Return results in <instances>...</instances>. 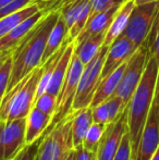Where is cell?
Wrapping results in <instances>:
<instances>
[{
    "label": "cell",
    "instance_id": "cell-11",
    "mask_svg": "<svg viewBox=\"0 0 159 160\" xmlns=\"http://www.w3.org/2000/svg\"><path fill=\"white\" fill-rule=\"evenodd\" d=\"M159 146V108L152 103L134 160H151Z\"/></svg>",
    "mask_w": 159,
    "mask_h": 160
},
{
    "label": "cell",
    "instance_id": "cell-13",
    "mask_svg": "<svg viewBox=\"0 0 159 160\" xmlns=\"http://www.w3.org/2000/svg\"><path fill=\"white\" fill-rule=\"evenodd\" d=\"M44 15V12L39 10L38 12L23 20L17 25H15L12 30L9 31L8 34L0 39V51H12L21 42V40L27 35V33L38 23Z\"/></svg>",
    "mask_w": 159,
    "mask_h": 160
},
{
    "label": "cell",
    "instance_id": "cell-40",
    "mask_svg": "<svg viewBox=\"0 0 159 160\" xmlns=\"http://www.w3.org/2000/svg\"><path fill=\"white\" fill-rule=\"evenodd\" d=\"M12 1H14V0H0V8L6 6V4L10 3V2H12Z\"/></svg>",
    "mask_w": 159,
    "mask_h": 160
},
{
    "label": "cell",
    "instance_id": "cell-29",
    "mask_svg": "<svg viewBox=\"0 0 159 160\" xmlns=\"http://www.w3.org/2000/svg\"><path fill=\"white\" fill-rule=\"evenodd\" d=\"M127 1V0H89L92 8L91 14L106 11L110 8H113V7H120Z\"/></svg>",
    "mask_w": 159,
    "mask_h": 160
},
{
    "label": "cell",
    "instance_id": "cell-18",
    "mask_svg": "<svg viewBox=\"0 0 159 160\" xmlns=\"http://www.w3.org/2000/svg\"><path fill=\"white\" fill-rule=\"evenodd\" d=\"M127 62L123 63L122 65H120L112 73H110L109 75H107L106 78H104L100 81L99 85L97 86V89L95 92V95L93 97L91 107H95V106L107 100L109 97L115 95L116 91L118 88V85H119L121 81V78H122V74L124 72Z\"/></svg>",
    "mask_w": 159,
    "mask_h": 160
},
{
    "label": "cell",
    "instance_id": "cell-32",
    "mask_svg": "<svg viewBox=\"0 0 159 160\" xmlns=\"http://www.w3.org/2000/svg\"><path fill=\"white\" fill-rule=\"evenodd\" d=\"M39 139L37 142H35V143L26 146L13 160H35L37 155V148H38Z\"/></svg>",
    "mask_w": 159,
    "mask_h": 160
},
{
    "label": "cell",
    "instance_id": "cell-4",
    "mask_svg": "<svg viewBox=\"0 0 159 160\" xmlns=\"http://www.w3.org/2000/svg\"><path fill=\"white\" fill-rule=\"evenodd\" d=\"M73 112L58 122L39 139L38 160H64L74 149L72 136Z\"/></svg>",
    "mask_w": 159,
    "mask_h": 160
},
{
    "label": "cell",
    "instance_id": "cell-2",
    "mask_svg": "<svg viewBox=\"0 0 159 160\" xmlns=\"http://www.w3.org/2000/svg\"><path fill=\"white\" fill-rule=\"evenodd\" d=\"M159 70V59L149 55L138 86L127 106V132L132 148V158H135L147 117L155 95V86Z\"/></svg>",
    "mask_w": 159,
    "mask_h": 160
},
{
    "label": "cell",
    "instance_id": "cell-35",
    "mask_svg": "<svg viewBox=\"0 0 159 160\" xmlns=\"http://www.w3.org/2000/svg\"><path fill=\"white\" fill-rule=\"evenodd\" d=\"M11 51H0V64L3 62V60L7 58V56L10 53Z\"/></svg>",
    "mask_w": 159,
    "mask_h": 160
},
{
    "label": "cell",
    "instance_id": "cell-6",
    "mask_svg": "<svg viewBox=\"0 0 159 160\" xmlns=\"http://www.w3.org/2000/svg\"><path fill=\"white\" fill-rule=\"evenodd\" d=\"M107 51H108V47L102 46L97 55L88 63L84 65L74 102H73V111L91 106L97 86L100 83L102 70Z\"/></svg>",
    "mask_w": 159,
    "mask_h": 160
},
{
    "label": "cell",
    "instance_id": "cell-24",
    "mask_svg": "<svg viewBox=\"0 0 159 160\" xmlns=\"http://www.w3.org/2000/svg\"><path fill=\"white\" fill-rule=\"evenodd\" d=\"M12 52H10L3 60V62L0 64V102L8 92V86L12 73Z\"/></svg>",
    "mask_w": 159,
    "mask_h": 160
},
{
    "label": "cell",
    "instance_id": "cell-8",
    "mask_svg": "<svg viewBox=\"0 0 159 160\" xmlns=\"http://www.w3.org/2000/svg\"><path fill=\"white\" fill-rule=\"evenodd\" d=\"M159 10V1L135 4L123 35L140 47L146 40Z\"/></svg>",
    "mask_w": 159,
    "mask_h": 160
},
{
    "label": "cell",
    "instance_id": "cell-34",
    "mask_svg": "<svg viewBox=\"0 0 159 160\" xmlns=\"http://www.w3.org/2000/svg\"><path fill=\"white\" fill-rule=\"evenodd\" d=\"M153 105L159 108V70L157 74V80H156V86H155V95H154Z\"/></svg>",
    "mask_w": 159,
    "mask_h": 160
},
{
    "label": "cell",
    "instance_id": "cell-17",
    "mask_svg": "<svg viewBox=\"0 0 159 160\" xmlns=\"http://www.w3.org/2000/svg\"><path fill=\"white\" fill-rule=\"evenodd\" d=\"M134 6H135L134 0H127L125 3H123L120 7V9L116 13L115 18H113L112 22H111L110 26H109V28L106 32L104 46L109 47L120 35H122L127 25L130 15H131Z\"/></svg>",
    "mask_w": 159,
    "mask_h": 160
},
{
    "label": "cell",
    "instance_id": "cell-16",
    "mask_svg": "<svg viewBox=\"0 0 159 160\" xmlns=\"http://www.w3.org/2000/svg\"><path fill=\"white\" fill-rule=\"evenodd\" d=\"M74 42H70L66 48V50L63 51L57 65H56L55 70H53L52 76H51L50 82H49L48 87H47V93L51 94V95L56 97H58L60 91H61L62 84L64 82L69 65H70L71 59H72L73 51H74Z\"/></svg>",
    "mask_w": 159,
    "mask_h": 160
},
{
    "label": "cell",
    "instance_id": "cell-5",
    "mask_svg": "<svg viewBox=\"0 0 159 160\" xmlns=\"http://www.w3.org/2000/svg\"><path fill=\"white\" fill-rule=\"evenodd\" d=\"M83 69H84V64L73 51L72 59H71L70 65H69L66 78L62 84L61 91L57 97V110H56V113L53 116L50 125L45 131L44 134L50 131L58 122L68 117L71 112H73V102H74V98L77 95Z\"/></svg>",
    "mask_w": 159,
    "mask_h": 160
},
{
    "label": "cell",
    "instance_id": "cell-39",
    "mask_svg": "<svg viewBox=\"0 0 159 160\" xmlns=\"http://www.w3.org/2000/svg\"><path fill=\"white\" fill-rule=\"evenodd\" d=\"M50 1H56V0H33V2L36 4L45 3V2H50Z\"/></svg>",
    "mask_w": 159,
    "mask_h": 160
},
{
    "label": "cell",
    "instance_id": "cell-26",
    "mask_svg": "<svg viewBox=\"0 0 159 160\" xmlns=\"http://www.w3.org/2000/svg\"><path fill=\"white\" fill-rule=\"evenodd\" d=\"M145 42L148 46L149 55L159 59V10Z\"/></svg>",
    "mask_w": 159,
    "mask_h": 160
},
{
    "label": "cell",
    "instance_id": "cell-3",
    "mask_svg": "<svg viewBox=\"0 0 159 160\" xmlns=\"http://www.w3.org/2000/svg\"><path fill=\"white\" fill-rule=\"evenodd\" d=\"M42 64L7 92L0 102V120L26 118L36 100Z\"/></svg>",
    "mask_w": 159,
    "mask_h": 160
},
{
    "label": "cell",
    "instance_id": "cell-19",
    "mask_svg": "<svg viewBox=\"0 0 159 160\" xmlns=\"http://www.w3.org/2000/svg\"><path fill=\"white\" fill-rule=\"evenodd\" d=\"M93 110L92 107H86L83 109L73 111L72 121V136L74 148L79 147L83 144L84 137L88 128L93 124Z\"/></svg>",
    "mask_w": 159,
    "mask_h": 160
},
{
    "label": "cell",
    "instance_id": "cell-12",
    "mask_svg": "<svg viewBox=\"0 0 159 160\" xmlns=\"http://www.w3.org/2000/svg\"><path fill=\"white\" fill-rule=\"evenodd\" d=\"M137 48L138 46H136L127 36H124L123 34L120 35L108 47V51L106 53V58H105L104 65H102L100 81L110 73H112L120 65L125 63L137 50Z\"/></svg>",
    "mask_w": 159,
    "mask_h": 160
},
{
    "label": "cell",
    "instance_id": "cell-25",
    "mask_svg": "<svg viewBox=\"0 0 159 160\" xmlns=\"http://www.w3.org/2000/svg\"><path fill=\"white\" fill-rule=\"evenodd\" d=\"M34 107L53 118L56 110H57V97L45 92L44 94H42L36 98L34 102Z\"/></svg>",
    "mask_w": 159,
    "mask_h": 160
},
{
    "label": "cell",
    "instance_id": "cell-7",
    "mask_svg": "<svg viewBox=\"0 0 159 160\" xmlns=\"http://www.w3.org/2000/svg\"><path fill=\"white\" fill-rule=\"evenodd\" d=\"M148 46L144 42L133 53V56L127 60L122 78L115 93V95L119 96L122 99L125 106H127L132 95L142 80L143 73H144L145 67L148 60Z\"/></svg>",
    "mask_w": 159,
    "mask_h": 160
},
{
    "label": "cell",
    "instance_id": "cell-15",
    "mask_svg": "<svg viewBox=\"0 0 159 160\" xmlns=\"http://www.w3.org/2000/svg\"><path fill=\"white\" fill-rule=\"evenodd\" d=\"M51 121H52V117L44 113L37 108L33 107L30 113L26 117V145H31V144L37 142L39 138H42V134L50 125Z\"/></svg>",
    "mask_w": 159,
    "mask_h": 160
},
{
    "label": "cell",
    "instance_id": "cell-27",
    "mask_svg": "<svg viewBox=\"0 0 159 160\" xmlns=\"http://www.w3.org/2000/svg\"><path fill=\"white\" fill-rule=\"evenodd\" d=\"M105 102H106L109 112V123L117 120L127 108L122 99L117 95H112L111 97H109L107 100H105Z\"/></svg>",
    "mask_w": 159,
    "mask_h": 160
},
{
    "label": "cell",
    "instance_id": "cell-30",
    "mask_svg": "<svg viewBox=\"0 0 159 160\" xmlns=\"http://www.w3.org/2000/svg\"><path fill=\"white\" fill-rule=\"evenodd\" d=\"M32 2H33V0H14V1L1 7V8H0V19H3V18L8 17V15L13 14V13H15L17 11L27 7L28 4H31Z\"/></svg>",
    "mask_w": 159,
    "mask_h": 160
},
{
    "label": "cell",
    "instance_id": "cell-41",
    "mask_svg": "<svg viewBox=\"0 0 159 160\" xmlns=\"http://www.w3.org/2000/svg\"><path fill=\"white\" fill-rule=\"evenodd\" d=\"M35 160H38V159H37V155H36V158H35Z\"/></svg>",
    "mask_w": 159,
    "mask_h": 160
},
{
    "label": "cell",
    "instance_id": "cell-38",
    "mask_svg": "<svg viewBox=\"0 0 159 160\" xmlns=\"http://www.w3.org/2000/svg\"><path fill=\"white\" fill-rule=\"evenodd\" d=\"M151 160H159V146H158L157 149H156L155 154L153 155V157H152Z\"/></svg>",
    "mask_w": 159,
    "mask_h": 160
},
{
    "label": "cell",
    "instance_id": "cell-31",
    "mask_svg": "<svg viewBox=\"0 0 159 160\" xmlns=\"http://www.w3.org/2000/svg\"><path fill=\"white\" fill-rule=\"evenodd\" d=\"M93 110V120L96 123H100V124L107 125L109 123V112L108 108H107L106 102H102L99 105L92 107Z\"/></svg>",
    "mask_w": 159,
    "mask_h": 160
},
{
    "label": "cell",
    "instance_id": "cell-20",
    "mask_svg": "<svg viewBox=\"0 0 159 160\" xmlns=\"http://www.w3.org/2000/svg\"><path fill=\"white\" fill-rule=\"evenodd\" d=\"M106 33H100L87 37L80 42H74V53L79 57L83 64H87L104 46Z\"/></svg>",
    "mask_w": 159,
    "mask_h": 160
},
{
    "label": "cell",
    "instance_id": "cell-10",
    "mask_svg": "<svg viewBox=\"0 0 159 160\" xmlns=\"http://www.w3.org/2000/svg\"><path fill=\"white\" fill-rule=\"evenodd\" d=\"M127 132V109L117 120L108 123L105 128L97 149V160H112L119 148L122 137Z\"/></svg>",
    "mask_w": 159,
    "mask_h": 160
},
{
    "label": "cell",
    "instance_id": "cell-1",
    "mask_svg": "<svg viewBox=\"0 0 159 160\" xmlns=\"http://www.w3.org/2000/svg\"><path fill=\"white\" fill-rule=\"evenodd\" d=\"M60 12H49L40 19V21L13 49L12 52V73L8 91L17 84L22 78L33 70L42 64L45 49L48 36L55 26Z\"/></svg>",
    "mask_w": 159,
    "mask_h": 160
},
{
    "label": "cell",
    "instance_id": "cell-22",
    "mask_svg": "<svg viewBox=\"0 0 159 160\" xmlns=\"http://www.w3.org/2000/svg\"><path fill=\"white\" fill-rule=\"evenodd\" d=\"M39 11V8L36 3L32 2L31 4H28L27 7L21 9V10L17 11L15 13L8 17L3 18V19H0V39H1L3 36H6L8 34L9 31H11L15 25L22 22L23 20L27 19L28 17L35 14L36 12Z\"/></svg>",
    "mask_w": 159,
    "mask_h": 160
},
{
    "label": "cell",
    "instance_id": "cell-28",
    "mask_svg": "<svg viewBox=\"0 0 159 160\" xmlns=\"http://www.w3.org/2000/svg\"><path fill=\"white\" fill-rule=\"evenodd\" d=\"M112 160H133V158H132V148L129 132H127L123 135L121 144Z\"/></svg>",
    "mask_w": 159,
    "mask_h": 160
},
{
    "label": "cell",
    "instance_id": "cell-14",
    "mask_svg": "<svg viewBox=\"0 0 159 160\" xmlns=\"http://www.w3.org/2000/svg\"><path fill=\"white\" fill-rule=\"evenodd\" d=\"M120 7H113V8H110L106 11H102V12L91 14V17L87 20L83 31L75 38L74 42H82V40L86 39L89 36L97 35V34L100 33H106L107 30L109 28V26H110L111 22H112L113 18H115L116 13L120 9Z\"/></svg>",
    "mask_w": 159,
    "mask_h": 160
},
{
    "label": "cell",
    "instance_id": "cell-37",
    "mask_svg": "<svg viewBox=\"0 0 159 160\" xmlns=\"http://www.w3.org/2000/svg\"><path fill=\"white\" fill-rule=\"evenodd\" d=\"M64 160H75V148L70 152V154H69V156L67 157Z\"/></svg>",
    "mask_w": 159,
    "mask_h": 160
},
{
    "label": "cell",
    "instance_id": "cell-23",
    "mask_svg": "<svg viewBox=\"0 0 159 160\" xmlns=\"http://www.w3.org/2000/svg\"><path fill=\"white\" fill-rule=\"evenodd\" d=\"M105 128H106L105 124L93 122V124L91 125V128H88L86 135H85L82 145L84 146L86 149L97 152L99 142L102 136V133H104V131H105Z\"/></svg>",
    "mask_w": 159,
    "mask_h": 160
},
{
    "label": "cell",
    "instance_id": "cell-36",
    "mask_svg": "<svg viewBox=\"0 0 159 160\" xmlns=\"http://www.w3.org/2000/svg\"><path fill=\"white\" fill-rule=\"evenodd\" d=\"M159 1V0H134L135 4H144V3H149V2H155Z\"/></svg>",
    "mask_w": 159,
    "mask_h": 160
},
{
    "label": "cell",
    "instance_id": "cell-9",
    "mask_svg": "<svg viewBox=\"0 0 159 160\" xmlns=\"http://www.w3.org/2000/svg\"><path fill=\"white\" fill-rule=\"evenodd\" d=\"M26 118L0 120V160H13L24 148Z\"/></svg>",
    "mask_w": 159,
    "mask_h": 160
},
{
    "label": "cell",
    "instance_id": "cell-21",
    "mask_svg": "<svg viewBox=\"0 0 159 160\" xmlns=\"http://www.w3.org/2000/svg\"><path fill=\"white\" fill-rule=\"evenodd\" d=\"M68 34H69L68 26H67L63 18L61 15H59L55 26L52 28V30H51V32L48 36L46 49H45L44 57H42V63L61 47V45L63 44L66 38L68 37Z\"/></svg>",
    "mask_w": 159,
    "mask_h": 160
},
{
    "label": "cell",
    "instance_id": "cell-33",
    "mask_svg": "<svg viewBox=\"0 0 159 160\" xmlns=\"http://www.w3.org/2000/svg\"><path fill=\"white\" fill-rule=\"evenodd\" d=\"M75 160H97V152L86 149L81 145L75 148Z\"/></svg>",
    "mask_w": 159,
    "mask_h": 160
}]
</instances>
